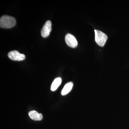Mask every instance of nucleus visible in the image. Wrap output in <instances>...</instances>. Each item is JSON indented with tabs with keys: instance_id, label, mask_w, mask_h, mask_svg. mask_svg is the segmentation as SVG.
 Instances as JSON below:
<instances>
[{
	"instance_id": "nucleus-3",
	"label": "nucleus",
	"mask_w": 129,
	"mask_h": 129,
	"mask_svg": "<svg viewBox=\"0 0 129 129\" xmlns=\"http://www.w3.org/2000/svg\"><path fill=\"white\" fill-rule=\"evenodd\" d=\"M8 56L10 59L13 61H22L25 58V55L24 54L20 53L16 50L9 52L8 53Z\"/></svg>"
},
{
	"instance_id": "nucleus-7",
	"label": "nucleus",
	"mask_w": 129,
	"mask_h": 129,
	"mask_svg": "<svg viewBox=\"0 0 129 129\" xmlns=\"http://www.w3.org/2000/svg\"><path fill=\"white\" fill-rule=\"evenodd\" d=\"M73 86V83L72 82H70L67 83L62 90L61 92V95L63 96H64L68 94L71 91Z\"/></svg>"
},
{
	"instance_id": "nucleus-4",
	"label": "nucleus",
	"mask_w": 129,
	"mask_h": 129,
	"mask_svg": "<svg viewBox=\"0 0 129 129\" xmlns=\"http://www.w3.org/2000/svg\"><path fill=\"white\" fill-rule=\"evenodd\" d=\"M65 41L66 44L70 47L75 48L78 46V41L76 38L71 34L68 33L66 35Z\"/></svg>"
},
{
	"instance_id": "nucleus-5",
	"label": "nucleus",
	"mask_w": 129,
	"mask_h": 129,
	"mask_svg": "<svg viewBox=\"0 0 129 129\" xmlns=\"http://www.w3.org/2000/svg\"><path fill=\"white\" fill-rule=\"evenodd\" d=\"M51 24L50 21L46 22L41 30V35L42 37L46 38L50 35L51 30Z\"/></svg>"
},
{
	"instance_id": "nucleus-2",
	"label": "nucleus",
	"mask_w": 129,
	"mask_h": 129,
	"mask_svg": "<svg viewBox=\"0 0 129 129\" xmlns=\"http://www.w3.org/2000/svg\"><path fill=\"white\" fill-rule=\"evenodd\" d=\"M94 32L95 41L99 46L103 47L108 39L107 36L99 30L95 29Z\"/></svg>"
},
{
	"instance_id": "nucleus-8",
	"label": "nucleus",
	"mask_w": 129,
	"mask_h": 129,
	"mask_svg": "<svg viewBox=\"0 0 129 129\" xmlns=\"http://www.w3.org/2000/svg\"><path fill=\"white\" fill-rule=\"evenodd\" d=\"M62 82V79L60 77L55 79L51 86V89L52 91H55L57 90Z\"/></svg>"
},
{
	"instance_id": "nucleus-6",
	"label": "nucleus",
	"mask_w": 129,
	"mask_h": 129,
	"mask_svg": "<svg viewBox=\"0 0 129 129\" xmlns=\"http://www.w3.org/2000/svg\"><path fill=\"white\" fill-rule=\"evenodd\" d=\"M29 116L32 120L38 121L41 120L43 118V115L41 113H39L37 111H32L29 113Z\"/></svg>"
},
{
	"instance_id": "nucleus-1",
	"label": "nucleus",
	"mask_w": 129,
	"mask_h": 129,
	"mask_svg": "<svg viewBox=\"0 0 129 129\" xmlns=\"http://www.w3.org/2000/svg\"><path fill=\"white\" fill-rule=\"evenodd\" d=\"M16 23V19L11 16L5 15L0 19V26L1 28H9L14 27Z\"/></svg>"
}]
</instances>
